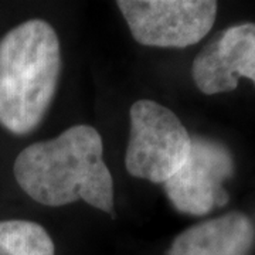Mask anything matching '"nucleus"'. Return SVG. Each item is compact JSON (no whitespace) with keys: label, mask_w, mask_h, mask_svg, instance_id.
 I'll return each mask as SVG.
<instances>
[{"label":"nucleus","mask_w":255,"mask_h":255,"mask_svg":"<svg viewBox=\"0 0 255 255\" xmlns=\"http://www.w3.org/2000/svg\"><path fill=\"white\" fill-rule=\"evenodd\" d=\"M196 87L206 95L236 90L238 78L255 84V24L226 28L196 55L191 65Z\"/></svg>","instance_id":"nucleus-6"},{"label":"nucleus","mask_w":255,"mask_h":255,"mask_svg":"<svg viewBox=\"0 0 255 255\" xmlns=\"http://www.w3.org/2000/svg\"><path fill=\"white\" fill-rule=\"evenodd\" d=\"M117 6L139 44L184 48L209 34L217 17L214 0H119Z\"/></svg>","instance_id":"nucleus-4"},{"label":"nucleus","mask_w":255,"mask_h":255,"mask_svg":"<svg viewBox=\"0 0 255 255\" xmlns=\"http://www.w3.org/2000/svg\"><path fill=\"white\" fill-rule=\"evenodd\" d=\"M13 173L21 190L43 206L84 200L115 216L114 180L95 128L77 125L54 139L27 146L16 157Z\"/></svg>","instance_id":"nucleus-1"},{"label":"nucleus","mask_w":255,"mask_h":255,"mask_svg":"<svg viewBox=\"0 0 255 255\" xmlns=\"http://www.w3.org/2000/svg\"><path fill=\"white\" fill-rule=\"evenodd\" d=\"M234 170L227 147L206 137H191L189 156L176 173L163 183L173 207L190 216H204L228 203L223 183Z\"/></svg>","instance_id":"nucleus-5"},{"label":"nucleus","mask_w":255,"mask_h":255,"mask_svg":"<svg viewBox=\"0 0 255 255\" xmlns=\"http://www.w3.org/2000/svg\"><path fill=\"white\" fill-rule=\"evenodd\" d=\"M61 73L60 40L46 20L31 18L0 40V125L27 135L46 117Z\"/></svg>","instance_id":"nucleus-2"},{"label":"nucleus","mask_w":255,"mask_h":255,"mask_svg":"<svg viewBox=\"0 0 255 255\" xmlns=\"http://www.w3.org/2000/svg\"><path fill=\"white\" fill-rule=\"evenodd\" d=\"M125 166L130 176L152 183L169 180L186 162L191 136L180 119L155 101L139 100L129 111Z\"/></svg>","instance_id":"nucleus-3"},{"label":"nucleus","mask_w":255,"mask_h":255,"mask_svg":"<svg viewBox=\"0 0 255 255\" xmlns=\"http://www.w3.org/2000/svg\"><path fill=\"white\" fill-rule=\"evenodd\" d=\"M0 255H55L44 227L26 220L0 221Z\"/></svg>","instance_id":"nucleus-8"},{"label":"nucleus","mask_w":255,"mask_h":255,"mask_svg":"<svg viewBox=\"0 0 255 255\" xmlns=\"http://www.w3.org/2000/svg\"><path fill=\"white\" fill-rule=\"evenodd\" d=\"M254 244V223L246 214L231 211L184 230L167 255H250Z\"/></svg>","instance_id":"nucleus-7"}]
</instances>
